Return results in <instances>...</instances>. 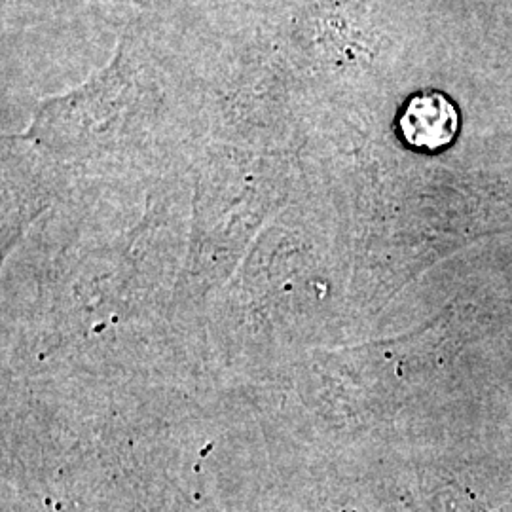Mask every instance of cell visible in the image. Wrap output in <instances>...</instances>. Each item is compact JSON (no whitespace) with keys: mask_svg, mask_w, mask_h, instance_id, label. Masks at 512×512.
<instances>
[{"mask_svg":"<svg viewBox=\"0 0 512 512\" xmlns=\"http://www.w3.org/2000/svg\"><path fill=\"white\" fill-rule=\"evenodd\" d=\"M459 129L456 105L439 92L414 95L399 118V131L406 145L421 150H440L448 147Z\"/></svg>","mask_w":512,"mask_h":512,"instance_id":"6da1fadb","label":"cell"}]
</instances>
